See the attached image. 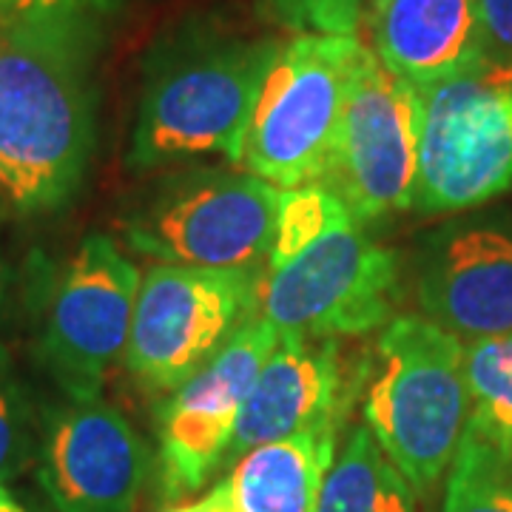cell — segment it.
<instances>
[{
  "label": "cell",
  "instance_id": "cell-1",
  "mask_svg": "<svg viewBox=\"0 0 512 512\" xmlns=\"http://www.w3.org/2000/svg\"><path fill=\"white\" fill-rule=\"evenodd\" d=\"M94 26L80 0L0 23V202L55 211L83 183L94 143Z\"/></svg>",
  "mask_w": 512,
  "mask_h": 512
},
{
  "label": "cell",
  "instance_id": "cell-2",
  "mask_svg": "<svg viewBox=\"0 0 512 512\" xmlns=\"http://www.w3.org/2000/svg\"><path fill=\"white\" fill-rule=\"evenodd\" d=\"M279 40L185 32L148 57L128 163L137 171L225 154L234 163Z\"/></svg>",
  "mask_w": 512,
  "mask_h": 512
},
{
  "label": "cell",
  "instance_id": "cell-3",
  "mask_svg": "<svg viewBox=\"0 0 512 512\" xmlns=\"http://www.w3.org/2000/svg\"><path fill=\"white\" fill-rule=\"evenodd\" d=\"M365 379V427L416 495H430L467 430L464 342L424 316H399L382 330Z\"/></svg>",
  "mask_w": 512,
  "mask_h": 512
},
{
  "label": "cell",
  "instance_id": "cell-4",
  "mask_svg": "<svg viewBox=\"0 0 512 512\" xmlns=\"http://www.w3.org/2000/svg\"><path fill=\"white\" fill-rule=\"evenodd\" d=\"M365 49L359 37L293 35L279 43L231 165L282 191L319 183Z\"/></svg>",
  "mask_w": 512,
  "mask_h": 512
},
{
  "label": "cell",
  "instance_id": "cell-5",
  "mask_svg": "<svg viewBox=\"0 0 512 512\" xmlns=\"http://www.w3.org/2000/svg\"><path fill=\"white\" fill-rule=\"evenodd\" d=\"M282 188L237 165H197L168 174L123 222L137 254L185 268L265 271Z\"/></svg>",
  "mask_w": 512,
  "mask_h": 512
},
{
  "label": "cell",
  "instance_id": "cell-6",
  "mask_svg": "<svg viewBox=\"0 0 512 512\" xmlns=\"http://www.w3.org/2000/svg\"><path fill=\"white\" fill-rule=\"evenodd\" d=\"M512 185V63L481 57L421 89L413 208L458 214Z\"/></svg>",
  "mask_w": 512,
  "mask_h": 512
},
{
  "label": "cell",
  "instance_id": "cell-7",
  "mask_svg": "<svg viewBox=\"0 0 512 512\" xmlns=\"http://www.w3.org/2000/svg\"><path fill=\"white\" fill-rule=\"evenodd\" d=\"M265 271L154 262L140 276L123 353L148 393H174L262 311Z\"/></svg>",
  "mask_w": 512,
  "mask_h": 512
},
{
  "label": "cell",
  "instance_id": "cell-8",
  "mask_svg": "<svg viewBox=\"0 0 512 512\" xmlns=\"http://www.w3.org/2000/svg\"><path fill=\"white\" fill-rule=\"evenodd\" d=\"M396 293L399 256L350 217L282 265L265 268L259 316L279 333L365 336L390 319Z\"/></svg>",
  "mask_w": 512,
  "mask_h": 512
},
{
  "label": "cell",
  "instance_id": "cell-9",
  "mask_svg": "<svg viewBox=\"0 0 512 512\" xmlns=\"http://www.w3.org/2000/svg\"><path fill=\"white\" fill-rule=\"evenodd\" d=\"M419 137L421 89L390 72L367 46L319 185L359 222L407 211L419 174Z\"/></svg>",
  "mask_w": 512,
  "mask_h": 512
},
{
  "label": "cell",
  "instance_id": "cell-10",
  "mask_svg": "<svg viewBox=\"0 0 512 512\" xmlns=\"http://www.w3.org/2000/svg\"><path fill=\"white\" fill-rule=\"evenodd\" d=\"M140 276L106 234H89L63 265L37 353L66 399H100L109 367L126 353Z\"/></svg>",
  "mask_w": 512,
  "mask_h": 512
},
{
  "label": "cell",
  "instance_id": "cell-11",
  "mask_svg": "<svg viewBox=\"0 0 512 512\" xmlns=\"http://www.w3.org/2000/svg\"><path fill=\"white\" fill-rule=\"evenodd\" d=\"M279 336L268 319L256 316L197 376L165 396L157 410V478L163 504H183L225 464L245 396Z\"/></svg>",
  "mask_w": 512,
  "mask_h": 512
},
{
  "label": "cell",
  "instance_id": "cell-12",
  "mask_svg": "<svg viewBox=\"0 0 512 512\" xmlns=\"http://www.w3.org/2000/svg\"><path fill=\"white\" fill-rule=\"evenodd\" d=\"M151 470L146 441L103 399L52 407L37 444V481L57 512H134Z\"/></svg>",
  "mask_w": 512,
  "mask_h": 512
},
{
  "label": "cell",
  "instance_id": "cell-13",
  "mask_svg": "<svg viewBox=\"0 0 512 512\" xmlns=\"http://www.w3.org/2000/svg\"><path fill=\"white\" fill-rule=\"evenodd\" d=\"M424 319L456 339L512 333V234L498 225H450L424 242L416 274Z\"/></svg>",
  "mask_w": 512,
  "mask_h": 512
},
{
  "label": "cell",
  "instance_id": "cell-14",
  "mask_svg": "<svg viewBox=\"0 0 512 512\" xmlns=\"http://www.w3.org/2000/svg\"><path fill=\"white\" fill-rule=\"evenodd\" d=\"M348 390L339 339L282 333L245 396L225 464L268 441L319 427L339 430L348 413Z\"/></svg>",
  "mask_w": 512,
  "mask_h": 512
},
{
  "label": "cell",
  "instance_id": "cell-15",
  "mask_svg": "<svg viewBox=\"0 0 512 512\" xmlns=\"http://www.w3.org/2000/svg\"><path fill=\"white\" fill-rule=\"evenodd\" d=\"M367 32L370 52L419 89L487 57L476 0H379Z\"/></svg>",
  "mask_w": 512,
  "mask_h": 512
},
{
  "label": "cell",
  "instance_id": "cell-16",
  "mask_svg": "<svg viewBox=\"0 0 512 512\" xmlns=\"http://www.w3.org/2000/svg\"><path fill=\"white\" fill-rule=\"evenodd\" d=\"M336 436V427H319L259 444L197 498V507L200 512H316L336 458Z\"/></svg>",
  "mask_w": 512,
  "mask_h": 512
},
{
  "label": "cell",
  "instance_id": "cell-17",
  "mask_svg": "<svg viewBox=\"0 0 512 512\" xmlns=\"http://www.w3.org/2000/svg\"><path fill=\"white\" fill-rule=\"evenodd\" d=\"M316 512H419V495L373 433L356 427L330 464Z\"/></svg>",
  "mask_w": 512,
  "mask_h": 512
},
{
  "label": "cell",
  "instance_id": "cell-18",
  "mask_svg": "<svg viewBox=\"0 0 512 512\" xmlns=\"http://www.w3.org/2000/svg\"><path fill=\"white\" fill-rule=\"evenodd\" d=\"M467 427L512 461V333L464 345Z\"/></svg>",
  "mask_w": 512,
  "mask_h": 512
},
{
  "label": "cell",
  "instance_id": "cell-19",
  "mask_svg": "<svg viewBox=\"0 0 512 512\" xmlns=\"http://www.w3.org/2000/svg\"><path fill=\"white\" fill-rule=\"evenodd\" d=\"M441 512H512V461L470 427L447 470Z\"/></svg>",
  "mask_w": 512,
  "mask_h": 512
},
{
  "label": "cell",
  "instance_id": "cell-20",
  "mask_svg": "<svg viewBox=\"0 0 512 512\" xmlns=\"http://www.w3.org/2000/svg\"><path fill=\"white\" fill-rule=\"evenodd\" d=\"M353 214L348 205L339 200L325 185L313 183L302 188H288L282 191L279 200V220H276L274 245L268 256V268L282 265L291 259L296 251H302L308 242L322 237L333 225L350 220Z\"/></svg>",
  "mask_w": 512,
  "mask_h": 512
},
{
  "label": "cell",
  "instance_id": "cell-21",
  "mask_svg": "<svg viewBox=\"0 0 512 512\" xmlns=\"http://www.w3.org/2000/svg\"><path fill=\"white\" fill-rule=\"evenodd\" d=\"M379 0H256V15L291 35L359 37Z\"/></svg>",
  "mask_w": 512,
  "mask_h": 512
},
{
  "label": "cell",
  "instance_id": "cell-22",
  "mask_svg": "<svg viewBox=\"0 0 512 512\" xmlns=\"http://www.w3.org/2000/svg\"><path fill=\"white\" fill-rule=\"evenodd\" d=\"M35 456V424L9 353L0 345V481L18 478Z\"/></svg>",
  "mask_w": 512,
  "mask_h": 512
},
{
  "label": "cell",
  "instance_id": "cell-23",
  "mask_svg": "<svg viewBox=\"0 0 512 512\" xmlns=\"http://www.w3.org/2000/svg\"><path fill=\"white\" fill-rule=\"evenodd\" d=\"M476 3L487 55L512 63V0H476Z\"/></svg>",
  "mask_w": 512,
  "mask_h": 512
},
{
  "label": "cell",
  "instance_id": "cell-24",
  "mask_svg": "<svg viewBox=\"0 0 512 512\" xmlns=\"http://www.w3.org/2000/svg\"><path fill=\"white\" fill-rule=\"evenodd\" d=\"M37 3H46V0H0V23L15 18L20 12H26V9H32Z\"/></svg>",
  "mask_w": 512,
  "mask_h": 512
},
{
  "label": "cell",
  "instance_id": "cell-25",
  "mask_svg": "<svg viewBox=\"0 0 512 512\" xmlns=\"http://www.w3.org/2000/svg\"><path fill=\"white\" fill-rule=\"evenodd\" d=\"M9 285H12V276H9V268L0 256V319H3V311L9 305Z\"/></svg>",
  "mask_w": 512,
  "mask_h": 512
},
{
  "label": "cell",
  "instance_id": "cell-26",
  "mask_svg": "<svg viewBox=\"0 0 512 512\" xmlns=\"http://www.w3.org/2000/svg\"><path fill=\"white\" fill-rule=\"evenodd\" d=\"M0 512H29L23 504H18L12 495H9V490H3L0 493Z\"/></svg>",
  "mask_w": 512,
  "mask_h": 512
},
{
  "label": "cell",
  "instance_id": "cell-27",
  "mask_svg": "<svg viewBox=\"0 0 512 512\" xmlns=\"http://www.w3.org/2000/svg\"><path fill=\"white\" fill-rule=\"evenodd\" d=\"M163 512H200V507H197V501H183V504H171V507H165Z\"/></svg>",
  "mask_w": 512,
  "mask_h": 512
},
{
  "label": "cell",
  "instance_id": "cell-28",
  "mask_svg": "<svg viewBox=\"0 0 512 512\" xmlns=\"http://www.w3.org/2000/svg\"><path fill=\"white\" fill-rule=\"evenodd\" d=\"M3 490H6V487H3V481H0V493H3Z\"/></svg>",
  "mask_w": 512,
  "mask_h": 512
}]
</instances>
